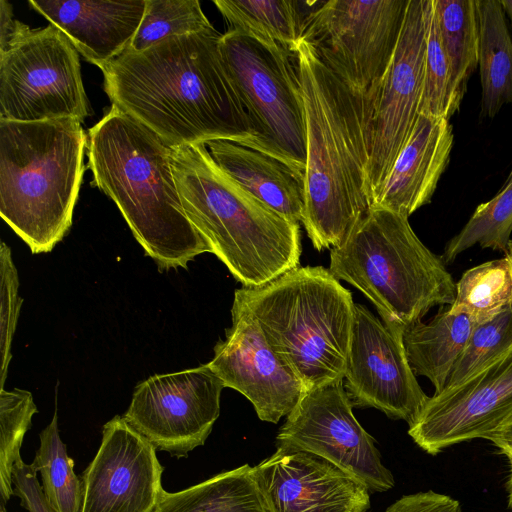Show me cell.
<instances>
[{"label":"cell","mask_w":512,"mask_h":512,"mask_svg":"<svg viewBox=\"0 0 512 512\" xmlns=\"http://www.w3.org/2000/svg\"><path fill=\"white\" fill-rule=\"evenodd\" d=\"M214 27L125 51L102 69L112 106L169 147L226 140L259 150Z\"/></svg>","instance_id":"cell-1"},{"label":"cell","mask_w":512,"mask_h":512,"mask_svg":"<svg viewBox=\"0 0 512 512\" xmlns=\"http://www.w3.org/2000/svg\"><path fill=\"white\" fill-rule=\"evenodd\" d=\"M291 52L306 122L302 224L321 251L340 245L371 207L368 172L378 94L349 87L302 39Z\"/></svg>","instance_id":"cell-2"},{"label":"cell","mask_w":512,"mask_h":512,"mask_svg":"<svg viewBox=\"0 0 512 512\" xmlns=\"http://www.w3.org/2000/svg\"><path fill=\"white\" fill-rule=\"evenodd\" d=\"M93 184L111 198L160 270L187 267L211 249L189 221L176 186L171 147L111 106L88 132Z\"/></svg>","instance_id":"cell-3"},{"label":"cell","mask_w":512,"mask_h":512,"mask_svg":"<svg viewBox=\"0 0 512 512\" xmlns=\"http://www.w3.org/2000/svg\"><path fill=\"white\" fill-rule=\"evenodd\" d=\"M171 164L189 221L243 287L263 286L299 267V223L244 190L205 144L171 148Z\"/></svg>","instance_id":"cell-4"},{"label":"cell","mask_w":512,"mask_h":512,"mask_svg":"<svg viewBox=\"0 0 512 512\" xmlns=\"http://www.w3.org/2000/svg\"><path fill=\"white\" fill-rule=\"evenodd\" d=\"M75 119H0V215L33 254L50 252L72 225L87 136Z\"/></svg>","instance_id":"cell-5"},{"label":"cell","mask_w":512,"mask_h":512,"mask_svg":"<svg viewBox=\"0 0 512 512\" xmlns=\"http://www.w3.org/2000/svg\"><path fill=\"white\" fill-rule=\"evenodd\" d=\"M277 356L307 390L344 380L354 324L351 292L322 266H299L235 290Z\"/></svg>","instance_id":"cell-6"},{"label":"cell","mask_w":512,"mask_h":512,"mask_svg":"<svg viewBox=\"0 0 512 512\" xmlns=\"http://www.w3.org/2000/svg\"><path fill=\"white\" fill-rule=\"evenodd\" d=\"M330 272L360 290L380 319L406 329L436 305H451L456 283L442 256L430 251L408 217L370 208L330 251Z\"/></svg>","instance_id":"cell-7"},{"label":"cell","mask_w":512,"mask_h":512,"mask_svg":"<svg viewBox=\"0 0 512 512\" xmlns=\"http://www.w3.org/2000/svg\"><path fill=\"white\" fill-rule=\"evenodd\" d=\"M220 51L259 151L304 177L306 122L293 53L275 41L235 29L222 34Z\"/></svg>","instance_id":"cell-8"},{"label":"cell","mask_w":512,"mask_h":512,"mask_svg":"<svg viewBox=\"0 0 512 512\" xmlns=\"http://www.w3.org/2000/svg\"><path fill=\"white\" fill-rule=\"evenodd\" d=\"M88 107L78 51L58 27L27 25L0 52V119L82 122Z\"/></svg>","instance_id":"cell-9"},{"label":"cell","mask_w":512,"mask_h":512,"mask_svg":"<svg viewBox=\"0 0 512 512\" xmlns=\"http://www.w3.org/2000/svg\"><path fill=\"white\" fill-rule=\"evenodd\" d=\"M409 0L313 1L301 39L354 90L378 94Z\"/></svg>","instance_id":"cell-10"},{"label":"cell","mask_w":512,"mask_h":512,"mask_svg":"<svg viewBox=\"0 0 512 512\" xmlns=\"http://www.w3.org/2000/svg\"><path fill=\"white\" fill-rule=\"evenodd\" d=\"M344 380L308 390L280 427L277 445L315 454L361 482L370 492L392 489L395 480L374 438L353 414Z\"/></svg>","instance_id":"cell-11"},{"label":"cell","mask_w":512,"mask_h":512,"mask_svg":"<svg viewBox=\"0 0 512 512\" xmlns=\"http://www.w3.org/2000/svg\"><path fill=\"white\" fill-rule=\"evenodd\" d=\"M223 388L207 364L154 375L136 386L123 417L156 449L186 457L210 435Z\"/></svg>","instance_id":"cell-12"},{"label":"cell","mask_w":512,"mask_h":512,"mask_svg":"<svg viewBox=\"0 0 512 512\" xmlns=\"http://www.w3.org/2000/svg\"><path fill=\"white\" fill-rule=\"evenodd\" d=\"M403 332L355 304L344 387L353 406L375 408L411 425L429 397L409 365Z\"/></svg>","instance_id":"cell-13"},{"label":"cell","mask_w":512,"mask_h":512,"mask_svg":"<svg viewBox=\"0 0 512 512\" xmlns=\"http://www.w3.org/2000/svg\"><path fill=\"white\" fill-rule=\"evenodd\" d=\"M432 0H409L401 35L379 87L368 172L370 201L388 175L419 115Z\"/></svg>","instance_id":"cell-14"},{"label":"cell","mask_w":512,"mask_h":512,"mask_svg":"<svg viewBox=\"0 0 512 512\" xmlns=\"http://www.w3.org/2000/svg\"><path fill=\"white\" fill-rule=\"evenodd\" d=\"M512 422V349L463 383L429 397L408 434L426 453L491 434Z\"/></svg>","instance_id":"cell-15"},{"label":"cell","mask_w":512,"mask_h":512,"mask_svg":"<svg viewBox=\"0 0 512 512\" xmlns=\"http://www.w3.org/2000/svg\"><path fill=\"white\" fill-rule=\"evenodd\" d=\"M231 316L232 325L215 345L207 365L225 388L251 402L260 420L276 424L308 390L271 349L252 313L235 298Z\"/></svg>","instance_id":"cell-16"},{"label":"cell","mask_w":512,"mask_h":512,"mask_svg":"<svg viewBox=\"0 0 512 512\" xmlns=\"http://www.w3.org/2000/svg\"><path fill=\"white\" fill-rule=\"evenodd\" d=\"M156 450L123 416L104 424L98 451L81 477L79 512H154L164 491Z\"/></svg>","instance_id":"cell-17"},{"label":"cell","mask_w":512,"mask_h":512,"mask_svg":"<svg viewBox=\"0 0 512 512\" xmlns=\"http://www.w3.org/2000/svg\"><path fill=\"white\" fill-rule=\"evenodd\" d=\"M272 512H368L370 491L329 461L277 445L255 466Z\"/></svg>","instance_id":"cell-18"},{"label":"cell","mask_w":512,"mask_h":512,"mask_svg":"<svg viewBox=\"0 0 512 512\" xmlns=\"http://www.w3.org/2000/svg\"><path fill=\"white\" fill-rule=\"evenodd\" d=\"M453 141L448 119L419 114L391 170L373 194L370 208L409 217L430 203L449 164Z\"/></svg>","instance_id":"cell-19"},{"label":"cell","mask_w":512,"mask_h":512,"mask_svg":"<svg viewBox=\"0 0 512 512\" xmlns=\"http://www.w3.org/2000/svg\"><path fill=\"white\" fill-rule=\"evenodd\" d=\"M28 4L101 70L129 49L146 8V0H29Z\"/></svg>","instance_id":"cell-20"},{"label":"cell","mask_w":512,"mask_h":512,"mask_svg":"<svg viewBox=\"0 0 512 512\" xmlns=\"http://www.w3.org/2000/svg\"><path fill=\"white\" fill-rule=\"evenodd\" d=\"M206 147L216 164L264 205L297 223L305 210L304 177L275 157L226 140Z\"/></svg>","instance_id":"cell-21"},{"label":"cell","mask_w":512,"mask_h":512,"mask_svg":"<svg viewBox=\"0 0 512 512\" xmlns=\"http://www.w3.org/2000/svg\"><path fill=\"white\" fill-rule=\"evenodd\" d=\"M476 325L467 314L442 308L427 322L407 327L403 344L415 376L428 378L440 393Z\"/></svg>","instance_id":"cell-22"},{"label":"cell","mask_w":512,"mask_h":512,"mask_svg":"<svg viewBox=\"0 0 512 512\" xmlns=\"http://www.w3.org/2000/svg\"><path fill=\"white\" fill-rule=\"evenodd\" d=\"M154 512H272L255 466L244 464L178 492L163 491Z\"/></svg>","instance_id":"cell-23"},{"label":"cell","mask_w":512,"mask_h":512,"mask_svg":"<svg viewBox=\"0 0 512 512\" xmlns=\"http://www.w3.org/2000/svg\"><path fill=\"white\" fill-rule=\"evenodd\" d=\"M476 4L481 115L493 118L503 105L512 104V39L500 0H476Z\"/></svg>","instance_id":"cell-24"},{"label":"cell","mask_w":512,"mask_h":512,"mask_svg":"<svg viewBox=\"0 0 512 512\" xmlns=\"http://www.w3.org/2000/svg\"><path fill=\"white\" fill-rule=\"evenodd\" d=\"M230 29L272 40L290 51L300 41L311 2L293 0H215Z\"/></svg>","instance_id":"cell-25"},{"label":"cell","mask_w":512,"mask_h":512,"mask_svg":"<svg viewBox=\"0 0 512 512\" xmlns=\"http://www.w3.org/2000/svg\"><path fill=\"white\" fill-rule=\"evenodd\" d=\"M432 11L456 87L464 96L467 82L478 66L476 0H432Z\"/></svg>","instance_id":"cell-26"},{"label":"cell","mask_w":512,"mask_h":512,"mask_svg":"<svg viewBox=\"0 0 512 512\" xmlns=\"http://www.w3.org/2000/svg\"><path fill=\"white\" fill-rule=\"evenodd\" d=\"M512 305V265L507 255L465 271L456 283L451 313H465L482 323Z\"/></svg>","instance_id":"cell-27"},{"label":"cell","mask_w":512,"mask_h":512,"mask_svg":"<svg viewBox=\"0 0 512 512\" xmlns=\"http://www.w3.org/2000/svg\"><path fill=\"white\" fill-rule=\"evenodd\" d=\"M39 438L40 446L32 465L40 472L47 501L56 512H79L82 483L60 438L57 409Z\"/></svg>","instance_id":"cell-28"},{"label":"cell","mask_w":512,"mask_h":512,"mask_svg":"<svg viewBox=\"0 0 512 512\" xmlns=\"http://www.w3.org/2000/svg\"><path fill=\"white\" fill-rule=\"evenodd\" d=\"M511 233L512 181L491 200L477 206L461 231L447 242L442 259L450 264L475 244L506 253Z\"/></svg>","instance_id":"cell-29"},{"label":"cell","mask_w":512,"mask_h":512,"mask_svg":"<svg viewBox=\"0 0 512 512\" xmlns=\"http://www.w3.org/2000/svg\"><path fill=\"white\" fill-rule=\"evenodd\" d=\"M38 412L32 394L23 389H0V512L14 495L12 475L24 436Z\"/></svg>","instance_id":"cell-30"},{"label":"cell","mask_w":512,"mask_h":512,"mask_svg":"<svg viewBox=\"0 0 512 512\" xmlns=\"http://www.w3.org/2000/svg\"><path fill=\"white\" fill-rule=\"evenodd\" d=\"M511 349L512 305L474 327L442 391L463 383Z\"/></svg>","instance_id":"cell-31"},{"label":"cell","mask_w":512,"mask_h":512,"mask_svg":"<svg viewBox=\"0 0 512 512\" xmlns=\"http://www.w3.org/2000/svg\"><path fill=\"white\" fill-rule=\"evenodd\" d=\"M462 99L432 11L426 36L419 114L450 120L458 111Z\"/></svg>","instance_id":"cell-32"},{"label":"cell","mask_w":512,"mask_h":512,"mask_svg":"<svg viewBox=\"0 0 512 512\" xmlns=\"http://www.w3.org/2000/svg\"><path fill=\"white\" fill-rule=\"evenodd\" d=\"M212 27L197 0H146L141 24L128 50L143 51L168 37Z\"/></svg>","instance_id":"cell-33"},{"label":"cell","mask_w":512,"mask_h":512,"mask_svg":"<svg viewBox=\"0 0 512 512\" xmlns=\"http://www.w3.org/2000/svg\"><path fill=\"white\" fill-rule=\"evenodd\" d=\"M19 280L13 263L11 250L4 243L0 245V389L4 388L8 366L11 360V344L15 333L22 298L18 295Z\"/></svg>","instance_id":"cell-34"},{"label":"cell","mask_w":512,"mask_h":512,"mask_svg":"<svg viewBox=\"0 0 512 512\" xmlns=\"http://www.w3.org/2000/svg\"><path fill=\"white\" fill-rule=\"evenodd\" d=\"M37 473L32 463L17 461L12 475L14 495L28 512H56L44 495Z\"/></svg>","instance_id":"cell-35"},{"label":"cell","mask_w":512,"mask_h":512,"mask_svg":"<svg viewBox=\"0 0 512 512\" xmlns=\"http://www.w3.org/2000/svg\"><path fill=\"white\" fill-rule=\"evenodd\" d=\"M385 512H461V506L456 499L430 490L404 495Z\"/></svg>","instance_id":"cell-36"},{"label":"cell","mask_w":512,"mask_h":512,"mask_svg":"<svg viewBox=\"0 0 512 512\" xmlns=\"http://www.w3.org/2000/svg\"><path fill=\"white\" fill-rule=\"evenodd\" d=\"M26 26L13 17L12 5L6 0H0V52L4 51Z\"/></svg>","instance_id":"cell-37"},{"label":"cell","mask_w":512,"mask_h":512,"mask_svg":"<svg viewBox=\"0 0 512 512\" xmlns=\"http://www.w3.org/2000/svg\"><path fill=\"white\" fill-rule=\"evenodd\" d=\"M487 440L491 441L508 460L510 474L506 487L508 497H512V422L491 434Z\"/></svg>","instance_id":"cell-38"},{"label":"cell","mask_w":512,"mask_h":512,"mask_svg":"<svg viewBox=\"0 0 512 512\" xmlns=\"http://www.w3.org/2000/svg\"><path fill=\"white\" fill-rule=\"evenodd\" d=\"M500 4L502 6L504 14H506L512 25V0H500Z\"/></svg>","instance_id":"cell-39"},{"label":"cell","mask_w":512,"mask_h":512,"mask_svg":"<svg viewBox=\"0 0 512 512\" xmlns=\"http://www.w3.org/2000/svg\"><path fill=\"white\" fill-rule=\"evenodd\" d=\"M505 255L508 256V258L511 261V265H512V240H510V242L508 244V248H507V251H506Z\"/></svg>","instance_id":"cell-40"},{"label":"cell","mask_w":512,"mask_h":512,"mask_svg":"<svg viewBox=\"0 0 512 512\" xmlns=\"http://www.w3.org/2000/svg\"><path fill=\"white\" fill-rule=\"evenodd\" d=\"M510 181H512V170H511V172L509 173V175H508L507 179L504 181V184H503L502 186L506 185V184H507V183H509Z\"/></svg>","instance_id":"cell-41"},{"label":"cell","mask_w":512,"mask_h":512,"mask_svg":"<svg viewBox=\"0 0 512 512\" xmlns=\"http://www.w3.org/2000/svg\"><path fill=\"white\" fill-rule=\"evenodd\" d=\"M508 506H509L510 512H512V497H508Z\"/></svg>","instance_id":"cell-42"},{"label":"cell","mask_w":512,"mask_h":512,"mask_svg":"<svg viewBox=\"0 0 512 512\" xmlns=\"http://www.w3.org/2000/svg\"><path fill=\"white\" fill-rule=\"evenodd\" d=\"M368 512H370V511H368Z\"/></svg>","instance_id":"cell-43"}]
</instances>
